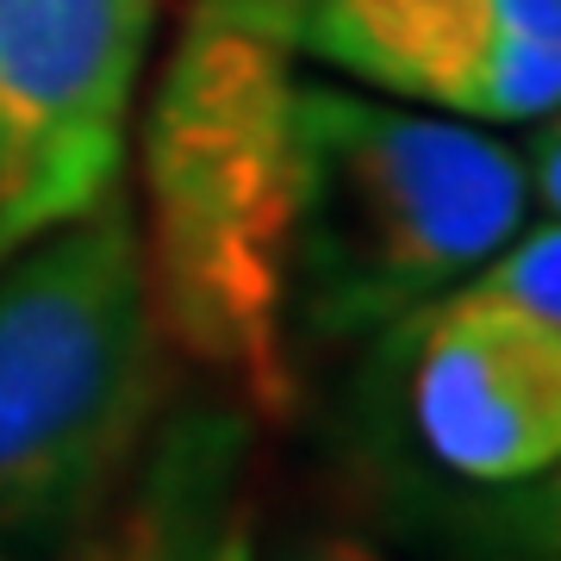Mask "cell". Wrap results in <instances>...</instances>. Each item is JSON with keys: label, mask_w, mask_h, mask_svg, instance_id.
Segmentation results:
<instances>
[{"label": "cell", "mask_w": 561, "mask_h": 561, "mask_svg": "<svg viewBox=\"0 0 561 561\" xmlns=\"http://www.w3.org/2000/svg\"><path fill=\"white\" fill-rule=\"evenodd\" d=\"M144 280L157 331L256 412L294 400V76L287 50L187 20L144 113Z\"/></svg>", "instance_id": "1"}, {"label": "cell", "mask_w": 561, "mask_h": 561, "mask_svg": "<svg viewBox=\"0 0 561 561\" xmlns=\"http://www.w3.org/2000/svg\"><path fill=\"white\" fill-rule=\"evenodd\" d=\"M530 219L518 144L294 81V312L319 337L412 319Z\"/></svg>", "instance_id": "2"}, {"label": "cell", "mask_w": 561, "mask_h": 561, "mask_svg": "<svg viewBox=\"0 0 561 561\" xmlns=\"http://www.w3.org/2000/svg\"><path fill=\"white\" fill-rule=\"evenodd\" d=\"M157 400L138 206L106 194L0 262V537H76L138 461Z\"/></svg>", "instance_id": "3"}, {"label": "cell", "mask_w": 561, "mask_h": 561, "mask_svg": "<svg viewBox=\"0 0 561 561\" xmlns=\"http://www.w3.org/2000/svg\"><path fill=\"white\" fill-rule=\"evenodd\" d=\"M157 0H0V262L119 194Z\"/></svg>", "instance_id": "4"}, {"label": "cell", "mask_w": 561, "mask_h": 561, "mask_svg": "<svg viewBox=\"0 0 561 561\" xmlns=\"http://www.w3.org/2000/svg\"><path fill=\"white\" fill-rule=\"evenodd\" d=\"M294 50L456 119L561 106V0H306Z\"/></svg>", "instance_id": "5"}, {"label": "cell", "mask_w": 561, "mask_h": 561, "mask_svg": "<svg viewBox=\"0 0 561 561\" xmlns=\"http://www.w3.org/2000/svg\"><path fill=\"white\" fill-rule=\"evenodd\" d=\"M405 324V400L424 449L486 486L549 474L561 456V331L474 294H437Z\"/></svg>", "instance_id": "6"}, {"label": "cell", "mask_w": 561, "mask_h": 561, "mask_svg": "<svg viewBox=\"0 0 561 561\" xmlns=\"http://www.w3.org/2000/svg\"><path fill=\"white\" fill-rule=\"evenodd\" d=\"M62 561H250V424L175 412Z\"/></svg>", "instance_id": "7"}, {"label": "cell", "mask_w": 561, "mask_h": 561, "mask_svg": "<svg viewBox=\"0 0 561 561\" xmlns=\"http://www.w3.org/2000/svg\"><path fill=\"white\" fill-rule=\"evenodd\" d=\"M461 294H474L486 306H505V312H518L530 324H549L561 331V231L556 219H524L512 238L481 262V268H468L456 280Z\"/></svg>", "instance_id": "8"}, {"label": "cell", "mask_w": 561, "mask_h": 561, "mask_svg": "<svg viewBox=\"0 0 561 561\" xmlns=\"http://www.w3.org/2000/svg\"><path fill=\"white\" fill-rule=\"evenodd\" d=\"M306 0H194L187 20L206 25H231V32H250V38H268L280 50H294V25H300Z\"/></svg>", "instance_id": "9"}, {"label": "cell", "mask_w": 561, "mask_h": 561, "mask_svg": "<svg viewBox=\"0 0 561 561\" xmlns=\"http://www.w3.org/2000/svg\"><path fill=\"white\" fill-rule=\"evenodd\" d=\"M275 561H387L381 549H368L362 537H343V530H319V537L287 542Z\"/></svg>", "instance_id": "10"}, {"label": "cell", "mask_w": 561, "mask_h": 561, "mask_svg": "<svg viewBox=\"0 0 561 561\" xmlns=\"http://www.w3.org/2000/svg\"><path fill=\"white\" fill-rule=\"evenodd\" d=\"M0 561H7V542H0Z\"/></svg>", "instance_id": "11"}]
</instances>
